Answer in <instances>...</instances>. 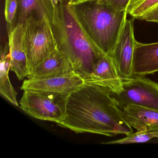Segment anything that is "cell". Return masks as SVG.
I'll return each instance as SVG.
<instances>
[{
    "label": "cell",
    "instance_id": "obj_19",
    "mask_svg": "<svg viewBox=\"0 0 158 158\" xmlns=\"http://www.w3.org/2000/svg\"><path fill=\"white\" fill-rule=\"evenodd\" d=\"M116 11H127L131 0H101Z\"/></svg>",
    "mask_w": 158,
    "mask_h": 158
},
{
    "label": "cell",
    "instance_id": "obj_9",
    "mask_svg": "<svg viewBox=\"0 0 158 158\" xmlns=\"http://www.w3.org/2000/svg\"><path fill=\"white\" fill-rule=\"evenodd\" d=\"M84 80L86 84L107 88L113 94H119L123 90V80L110 56L105 54L97 61L92 73Z\"/></svg>",
    "mask_w": 158,
    "mask_h": 158
},
{
    "label": "cell",
    "instance_id": "obj_8",
    "mask_svg": "<svg viewBox=\"0 0 158 158\" xmlns=\"http://www.w3.org/2000/svg\"><path fill=\"white\" fill-rule=\"evenodd\" d=\"M85 84L84 79L77 74L44 78H27L23 81L22 90H39L70 95Z\"/></svg>",
    "mask_w": 158,
    "mask_h": 158
},
{
    "label": "cell",
    "instance_id": "obj_4",
    "mask_svg": "<svg viewBox=\"0 0 158 158\" xmlns=\"http://www.w3.org/2000/svg\"><path fill=\"white\" fill-rule=\"evenodd\" d=\"M23 43L30 73L57 49V42L48 17L37 19L31 17L27 20L23 24Z\"/></svg>",
    "mask_w": 158,
    "mask_h": 158
},
{
    "label": "cell",
    "instance_id": "obj_7",
    "mask_svg": "<svg viewBox=\"0 0 158 158\" xmlns=\"http://www.w3.org/2000/svg\"><path fill=\"white\" fill-rule=\"evenodd\" d=\"M134 19L127 20L110 56L123 80L134 76L133 57L136 40L134 35Z\"/></svg>",
    "mask_w": 158,
    "mask_h": 158
},
{
    "label": "cell",
    "instance_id": "obj_10",
    "mask_svg": "<svg viewBox=\"0 0 158 158\" xmlns=\"http://www.w3.org/2000/svg\"><path fill=\"white\" fill-rule=\"evenodd\" d=\"M77 74L71 62L58 48L37 65L27 78H44Z\"/></svg>",
    "mask_w": 158,
    "mask_h": 158
},
{
    "label": "cell",
    "instance_id": "obj_12",
    "mask_svg": "<svg viewBox=\"0 0 158 158\" xmlns=\"http://www.w3.org/2000/svg\"><path fill=\"white\" fill-rule=\"evenodd\" d=\"M157 72L158 42L145 44L136 41L133 57V75L145 76Z\"/></svg>",
    "mask_w": 158,
    "mask_h": 158
},
{
    "label": "cell",
    "instance_id": "obj_6",
    "mask_svg": "<svg viewBox=\"0 0 158 158\" xmlns=\"http://www.w3.org/2000/svg\"><path fill=\"white\" fill-rule=\"evenodd\" d=\"M111 95L121 109L135 105L158 110V83L144 76L123 80L122 91Z\"/></svg>",
    "mask_w": 158,
    "mask_h": 158
},
{
    "label": "cell",
    "instance_id": "obj_11",
    "mask_svg": "<svg viewBox=\"0 0 158 158\" xmlns=\"http://www.w3.org/2000/svg\"><path fill=\"white\" fill-rule=\"evenodd\" d=\"M23 25L18 24L9 35L10 55V70L14 72L19 80L29 75L28 61L23 43Z\"/></svg>",
    "mask_w": 158,
    "mask_h": 158
},
{
    "label": "cell",
    "instance_id": "obj_21",
    "mask_svg": "<svg viewBox=\"0 0 158 158\" xmlns=\"http://www.w3.org/2000/svg\"><path fill=\"white\" fill-rule=\"evenodd\" d=\"M65 1L66 0H51L54 10L56 9L57 7H58V6L63 4Z\"/></svg>",
    "mask_w": 158,
    "mask_h": 158
},
{
    "label": "cell",
    "instance_id": "obj_16",
    "mask_svg": "<svg viewBox=\"0 0 158 158\" xmlns=\"http://www.w3.org/2000/svg\"><path fill=\"white\" fill-rule=\"evenodd\" d=\"M127 12L135 19L158 23V0H131Z\"/></svg>",
    "mask_w": 158,
    "mask_h": 158
},
{
    "label": "cell",
    "instance_id": "obj_13",
    "mask_svg": "<svg viewBox=\"0 0 158 158\" xmlns=\"http://www.w3.org/2000/svg\"><path fill=\"white\" fill-rule=\"evenodd\" d=\"M17 11L15 26L23 25L33 17L37 19L48 17L51 24L54 17V9L51 0H16Z\"/></svg>",
    "mask_w": 158,
    "mask_h": 158
},
{
    "label": "cell",
    "instance_id": "obj_18",
    "mask_svg": "<svg viewBox=\"0 0 158 158\" xmlns=\"http://www.w3.org/2000/svg\"><path fill=\"white\" fill-rule=\"evenodd\" d=\"M17 11L16 0H5V17L7 23L8 35L15 28V19Z\"/></svg>",
    "mask_w": 158,
    "mask_h": 158
},
{
    "label": "cell",
    "instance_id": "obj_14",
    "mask_svg": "<svg viewBox=\"0 0 158 158\" xmlns=\"http://www.w3.org/2000/svg\"><path fill=\"white\" fill-rule=\"evenodd\" d=\"M122 110L127 122L137 131L158 128V110L128 105Z\"/></svg>",
    "mask_w": 158,
    "mask_h": 158
},
{
    "label": "cell",
    "instance_id": "obj_3",
    "mask_svg": "<svg viewBox=\"0 0 158 158\" xmlns=\"http://www.w3.org/2000/svg\"><path fill=\"white\" fill-rule=\"evenodd\" d=\"M70 6L89 39L103 54L110 56L126 21L127 11H116L101 0Z\"/></svg>",
    "mask_w": 158,
    "mask_h": 158
},
{
    "label": "cell",
    "instance_id": "obj_2",
    "mask_svg": "<svg viewBox=\"0 0 158 158\" xmlns=\"http://www.w3.org/2000/svg\"><path fill=\"white\" fill-rule=\"evenodd\" d=\"M51 25L57 48L71 62L77 74L83 79L87 77L104 54L86 35L68 0L54 9Z\"/></svg>",
    "mask_w": 158,
    "mask_h": 158
},
{
    "label": "cell",
    "instance_id": "obj_5",
    "mask_svg": "<svg viewBox=\"0 0 158 158\" xmlns=\"http://www.w3.org/2000/svg\"><path fill=\"white\" fill-rule=\"evenodd\" d=\"M69 95L39 90H24L19 102L20 107L34 118L58 123L65 117Z\"/></svg>",
    "mask_w": 158,
    "mask_h": 158
},
{
    "label": "cell",
    "instance_id": "obj_22",
    "mask_svg": "<svg viewBox=\"0 0 158 158\" xmlns=\"http://www.w3.org/2000/svg\"><path fill=\"white\" fill-rule=\"evenodd\" d=\"M68 1H72V0H68Z\"/></svg>",
    "mask_w": 158,
    "mask_h": 158
},
{
    "label": "cell",
    "instance_id": "obj_1",
    "mask_svg": "<svg viewBox=\"0 0 158 158\" xmlns=\"http://www.w3.org/2000/svg\"><path fill=\"white\" fill-rule=\"evenodd\" d=\"M111 93L105 87L85 83L69 95L65 117L57 124L77 134L112 137L133 133Z\"/></svg>",
    "mask_w": 158,
    "mask_h": 158
},
{
    "label": "cell",
    "instance_id": "obj_17",
    "mask_svg": "<svg viewBox=\"0 0 158 158\" xmlns=\"http://www.w3.org/2000/svg\"><path fill=\"white\" fill-rule=\"evenodd\" d=\"M123 138L102 143L106 144H127L145 143L153 138L158 139V128L145 131H137L126 135Z\"/></svg>",
    "mask_w": 158,
    "mask_h": 158
},
{
    "label": "cell",
    "instance_id": "obj_20",
    "mask_svg": "<svg viewBox=\"0 0 158 158\" xmlns=\"http://www.w3.org/2000/svg\"><path fill=\"white\" fill-rule=\"evenodd\" d=\"M91 1H93V0H72L70 1H68V3L71 6H73V5H77V4H80V3Z\"/></svg>",
    "mask_w": 158,
    "mask_h": 158
},
{
    "label": "cell",
    "instance_id": "obj_15",
    "mask_svg": "<svg viewBox=\"0 0 158 158\" xmlns=\"http://www.w3.org/2000/svg\"><path fill=\"white\" fill-rule=\"evenodd\" d=\"M0 92L2 96L18 107L17 100V92L10 81L9 71L10 66V55L9 42L2 46L0 61Z\"/></svg>",
    "mask_w": 158,
    "mask_h": 158
}]
</instances>
